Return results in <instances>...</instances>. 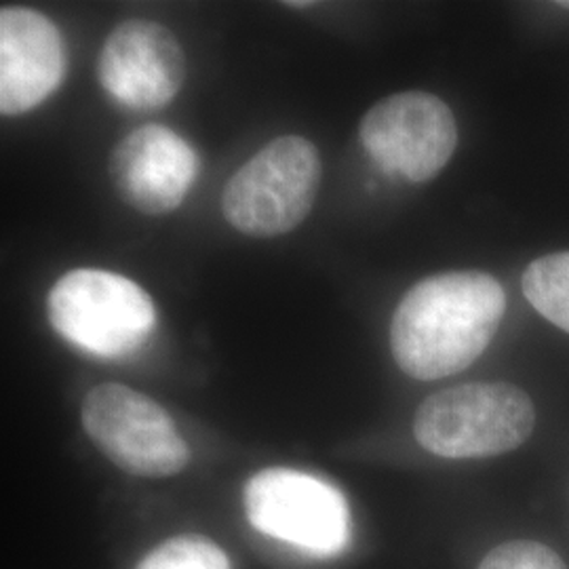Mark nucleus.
I'll list each match as a JSON object with an SVG mask.
<instances>
[{
  "label": "nucleus",
  "mask_w": 569,
  "mask_h": 569,
  "mask_svg": "<svg viewBox=\"0 0 569 569\" xmlns=\"http://www.w3.org/2000/svg\"><path fill=\"white\" fill-rule=\"evenodd\" d=\"M244 512L258 531L315 557L340 555L350 540L345 496L302 470L253 475L244 488Z\"/></svg>",
  "instance_id": "6"
},
{
  "label": "nucleus",
  "mask_w": 569,
  "mask_h": 569,
  "mask_svg": "<svg viewBox=\"0 0 569 569\" xmlns=\"http://www.w3.org/2000/svg\"><path fill=\"white\" fill-rule=\"evenodd\" d=\"M521 284L529 305L569 333V251L533 260Z\"/></svg>",
  "instance_id": "11"
},
{
  "label": "nucleus",
  "mask_w": 569,
  "mask_h": 569,
  "mask_svg": "<svg viewBox=\"0 0 569 569\" xmlns=\"http://www.w3.org/2000/svg\"><path fill=\"white\" fill-rule=\"evenodd\" d=\"M367 154L407 182L432 180L458 146V124L448 103L427 91H403L371 106L361 121Z\"/></svg>",
  "instance_id": "7"
},
{
  "label": "nucleus",
  "mask_w": 569,
  "mask_h": 569,
  "mask_svg": "<svg viewBox=\"0 0 569 569\" xmlns=\"http://www.w3.org/2000/svg\"><path fill=\"white\" fill-rule=\"evenodd\" d=\"M66 47L58 26L34 9L0 11V114L41 106L63 81Z\"/></svg>",
  "instance_id": "10"
},
{
  "label": "nucleus",
  "mask_w": 569,
  "mask_h": 569,
  "mask_svg": "<svg viewBox=\"0 0 569 569\" xmlns=\"http://www.w3.org/2000/svg\"><path fill=\"white\" fill-rule=\"evenodd\" d=\"M108 171L114 190L131 209L164 216L183 203L199 176V157L169 127L143 124L114 148Z\"/></svg>",
  "instance_id": "9"
},
{
  "label": "nucleus",
  "mask_w": 569,
  "mask_h": 569,
  "mask_svg": "<svg viewBox=\"0 0 569 569\" xmlns=\"http://www.w3.org/2000/svg\"><path fill=\"white\" fill-rule=\"evenodd\" d=\"M479 569H568L559 555L545 545L517 540L491 550Z\"/></svg>",
  "instance_id": "13"
},
{
  "label": "nucleus",
  "mask_w": 569,
  "mask_h": 569,
  "mask_svg": "<svg viewBox=\"0 0 569 569\" xmlns=\"http://www.w3.org/2000/svg\"><path fill=\"white\" fill-rule=\"evenodd\" d=\"M563 9H569V2H559Z\"/></svg>",
  "instance_id": "14"
},
{
  "label": "nucleus",
  "mask_w": 569,
  "mask_h": 569,
  "mask_svg": "<svg viewBox=\"0 0 569 569\" xmlns=\"http://www.w3.org/2000/svg\"><path fill=\"white\" fill-rule=\"evenodd\" d=\"M138 569H230L224 550L204 538H171L143 557Z\"/></svg>",
  "instance_id": "12"
},
{
  "label": "nucleus",
  "mask_w": 569,
  "mask_h": 569,
  "mask_svg": "<svg viewBox=\"0 0 569 569\" xmlns=\"http://www.w3.org/2000/svg\"><path fill=\"white\" fill-rule=\"evenodd\" d=\"M47 317L63 340L108 359L138 350L157 326L154 302L140 284L98 268L58 279L47 296Z\"/></svg>",
  "instance_id": "4"
},
{
  "label": "nucleus",
  "mask_w": 569,
  "mask_h": 569,
  "mask_svg": "<svg viewBox=\"0 0 569 569\" xmlns=\"http://www.w3.org/2000/svg\"><path fill=\"white\" fill-rule=\"evenodd\" d=\"M84 432L103 456L129 475L163 479L182 472L190 448L163 407L133 388L103 382L81 407Z\"/></svg>",
  "instance_id": "5"
},
{
  "label": "nucleus",
  "mask_w": 569,
  "mask_h": 569,
  "mask_svg": "<svg viewBox=\"0 0 569 569\" xmlns=\"http://www.w3.org/2000/svg\"><path fill=\"white\" fill-rule=\"evenodd\" d=\"M533 425V403L521 388L472 382L430 395L416 411L413 435L435 456L468 460L523 446Z\"/></svg>",
  "instance_id": "2"
},
{
  "label": "nucleus",
  "mask_w": 569,
  "mask_h": 569,
  "mask_svg": "<svg viewBox=\"0 0 569 569\" xmlns=\"http://www.w3.org/2000/svg\"><path fill=\"white\" fill-rule=\"evenodd\" d=\"M323 163L317 146L300 136L266 143L226 183L228 224L253 239H274L305 222L317 201Z\"/></svg>",
  "instance_id": "3"
},
{
  "label": "nucleus",
  "mask_w": 569,
  "mask_h": 569,
  "mask_svg": "<svg viewBox=\"0 0 569 569\" xmlns=\"http://www.w3.org/2000/svg\"><path fill=\"white\" fill-rule=\"evenodd\" d=\"M98 79L103 91L129 110L164 108L186 81L182 44L163 23L122 21L103 42Z\"/></svg>",
  "instance_id": "8"
},
{
  "label": "nucleus",
  "mask_w": 569,
  "mask_h": 569,
  "mask_svg": "<svg viewBox=\"0 0 569 569\" xmlns=\"http://www.w3.org/2000/svg\"><path fill=\"white\" fill-rule=\"evenodd\" d=\"M505 308V289L488 272L428 277L413 284L395 310L392 357L416 380L456 376L486 352Z\"/></svg>",
  "instance_id": "1"
}]
</instances>
